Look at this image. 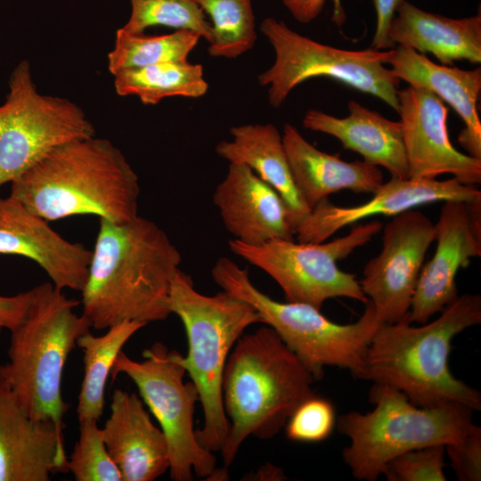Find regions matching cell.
<instances>
[{"label":"cell","instance_id":"1","mask_svg":"<svg viewBox=\"0 0 481 481\" xmlns=\"http://www.w3.org/2000/svg\"><path fill=\"white\" fill-rule=\"evenodd\" d=\"M181 260L177 248L155 222L139 216L119 224L100 218L81 290L83 315L98 330L125 321L147 324L166 320Z\"/></svg>","mask_w":481,"mask_h":481},{"label":"cell","instance_id":"2","mask_svg":"<svg viewBox=\"0 0 481 481\" xmlns=\"http://www.w3.org/2000/svg\"><path fill=\"white\" fill-rule=\"evenodd\" d=\"M481 323V297L458 296L430 322L412 326L409 313L380 323L365 351L356 379L391 386L420 407L454 403L481 409V394L455 378L449 368L452 341Z\"/></svg>","mask_w":481,"mask_h":481},{"label":"cell","instance_id":"3","mask_svg":"<svg viewBox=\"0 0 481 481\" xmlns=\"http://www.w3.org/2000/svg\"><path fill=\"white\" fill-rule=\"evenodd\" d=\"M11 183L10 194L48 222L93 215L119 224L138 216L136 173L118 147L95 135L55 148Z\"/></svg>","mask_w":481,"mask_h":481},{"label":"cell","instance_id":"4","mask_svg":"<svg viewBox=\"0 0 481 481\" xmlns=\"http://www.w3.org/2000/svg\"><path fill=\"white\" fill-rule=\"evenodd\" d=\"M314 376L277 332L263 326L242 334L224 372L223 401L230 427L221 455L225 468L250 436H276L305 400L314 395Z\"/></svg>","mask_w":481,"mask_h":481},{"label":"cell","instance_id":"5","mask_svg":"<svg viewBox=\"0 0 481 481\" xmlns=\"http://www.w3.org/2000/svg\"><path fill=\"white\" fill-rule=\"evenodd\" d=\"M52 282L30 289V301L19 325L11 330L8 362L0 365V378L34 420H49L61 430L69 408L61 395L62 373L77 339L91 325Z\"/></svg>","mask_w":481,"mask_h":481},{"label":"cell","instance_id":"6","mask_svg":"<svg viewBox=\"0 0 481 481\" xmlns=\"http://www.w3.org/2000/svg\"><path fill=\"white\" fill-rule=\"evenodd\" d=\"M169 307L184 326L188 353L181 362L202 406L197 441L205 450L220 452L230 427L223 401L225 364L237 340L248 327L261 322L260 316L248 302L224 290L213 296L198 292L180 269L172 281Z\"/></svg>","mask_w":481,"mask_h":481},{"label":"cell","instance_id":"7","mask_svg":"<svg viewBox=\"0 0 481 481\" xmlns=\"http://www.w3.org/2000/svg\"><path fill=\"white\" fill-rule=\"evenodd\" d=\"M366 413L349 412L337 420L338 431L349 438L342 459L353 477L375 481L384 475L390 460L405 452L434 444H447L464 437L475 425L473 411L448 403L420 407L400 390L373 383Z\"/></svg>","mask_w":481,"mask_h":481},{"label":"cell","instance_id":"8","mask_svg":"<svg viewBox=\"0 0 481 481\" xmlns=\"http://www.w3.org/2000/svg\"><path fill=\"white\" fill-rule=\"evenodd\" d=\"M211 275L224 291L248 302L257 312L261 322L277 332L315 380L322 379L326 366L349 370L354 377L360 370L380 324L370 300L355 322L338 324L311 305L273 299L253 284L248 268L229 257L218 258Z\"/></svg>","mask_w":481,"mask_h":481},{"label":"cell","instance_id":"9","mask_svg":"<svg viewBox=\"0 0 481 481\" xmlns=\"http://www.w3.org/2000/svg\"><path fill=\"white\" fill-rule=\"evenodd\" d=\"M143 355V361H135L120 351L110 375L129 377L159 423L168 445L171 479L191 481L194 475L206 479L225 477L224 471L216 470L214 453L197 441L193 415L200 397L193 382L183 379V355L161 342H155Z\"/></svg>","mask_w":481,"mask_h":481},{"label":"cell","instance_id":"10","mask_svg":"<svg viewBox=\"0 0 481 481\" xmlns=\"http://www.w3.org/2000/svg\"><path fill=\"white\" fill-rule=\"evenodd\" d=\"M259 29L275 54L273 64L257 77L259 85L268 86L272 107L281 106L289 93L304 81L327 77L379 98L399 111L400 80L385 67L389 51L371 47L349 51L323 45L273 17L264 19Z\"/></svg>","mask_w":481,"mask_h":481},{"label":"cell","instance_id":"11","mask_svg":"<svg viewBox=\"0 0 481 481\" xmlns=\"http://www.w3.org/2000/svg\"><path fill=\"white\" fill-rule=\"evenodd\" d=\"M382 226L377 220L356 224L346 235L329 242L275 239L253 246L233 239L228 245L232 253L269 274L286 301L321 310L330 298H348L363 304L369 300L355 274L339 269L338 262L371 241Z\"/></svg>","mask_w":481,"mask_h":481},{"label":"cell","instance_id":"12","mask_svg":"<svg viewBox=\"0 0 481 481\" xmlns=\"http://www.w3.org/2000/svg\"><path fill=\"white\" fill-rule=\"evenodd\" d=\"M0 105V187L12 183L55 148L95 135L70 100L37 92L27 60L12 70Z\"/></svg>","mask_w":481,"mask_h":481},{"label":"cell","instance_id":"13","mask_svg":"<svg viewBox=\"0 0 481 481\" xmlns=\"http://www.w3.org/2000/svg\"><path fill=\"white\" fill-rule=\"evenodd\" d=\"M435 240V224L411 208L383 228L380 253L370 259L359 284L380 323H394L410 311L426 253Z\"/></svg>","mask_w":481,"mask_h":481},{"label":"cell","instance_id":"14","mask_svg":"<svg viewBox=\"0 0 481 481\" xmlns=\"http://www.w3.org/2000/svg\"><path fill=\"white\" fill-rule=\"evenodd\" d=\"M435 224L436 249L420 271L412 299L411 322L426 323L459 295L456 275L481 257V201H443Z\"/></svg>","mask_w":481,"mask_h":481},{"label":"cell","instance_id":"15","mask_svg":"<svg viewBox=\"0 0 481 481\" xmlns=\"http://www.w3.org/2000/svg\"><path fill=\"white\" fill-rule=\"evenodd\" d=\"M399 115L409 178L452 175L461 183H481V159L457 151L447 130L448 110L437 95L421 86L398 89Z\"/></svg>","mask_w":481,"mask_h":481},{"label":"cell","instance_id":"16","mask_svg":"<svg viewBox=\"0 0 481 481\" xmlns=\"http://www.w3.org/2000/svg\"><path fill=\"white\" fill-rule=\"evenodd\" d=\"M445 200L480 202L481 191L455 177L443 181L391 177L363 204L340 207L328 199L320 201L297 227L295 234L300 242H323L362 219L379 215L394 216L418 206Z\"/></svg>","mask_w":481,"mask_h":481},{"label":"cell","instance_id":"17","mask_svg":"<svg viewBox=\"0 0 481 481\" xmlns=\"http://www.w3.org/2000/svg\"><path fill=\"white\" fill-rule=\"evenodd\" d=\"M0 254L29 258L47 273L56 288L81 292L87 280L92 250L61 237L48 221L29 212L10 194L0 197Z\"/></svg>","mask_w":481,"mask_h":481},{"label":"cell","instance_id":"18","mask_svg":"<svg viewBox=\"0 0 481 481\" xmlns=\"http://www.w3.org/2000/svg\"><path fill=\"white\" fill-rule=\"evenodd\" d=\"M67 462L62 430L30 419L0 378V481H48Z\"/></svg>","mask_w":481,"mask_h":481},{"label":"cell","instance_id":"19","mask_svg":"<svg viewBox=\"0 0 481 481\" xmlns=\"http://www.w3.org/2000/svg\"><path fill=\"white\" fill-rule=\"evenodd\" d=\"M213 202L226 230L244 244L294 240L283 200L244 164H229L225 177L214 192Z\"/></svg>","mask_w":481,"mask_h":481},{"label":"cell","instance_id":"20","mask_svg":"<svg viewBox=\"0 0 481 481\" xmlns=\"http://www.w3.org/2000/svg\"><path fill=\"white\" fill-rule=\"evenodd\" d=\"M102 435L122 481H153L169 469L166 436L153 424L136 393L113 392Z\"/></svg>","mask_w":481,"mask_h":481},{"label":"cell","instance_id":"21","mask_svg":"<svg viewBox=\"0 0 481 481\" xmlns=\"http://www.w3.org/2000/svg\"><path fill=\"white\" fill-rule=\"evenodd\" d=\"M385 64L399 80L421 86L449 103L464 122L459 142L469 155L481 159V121L477 101L481 92V69L464 70L438 65L425 54L403 45L389 51Z\"/></svg>","mask_w":481,"mask_h":481},{"label":"cell","instance_id":"22","mask_svg":"<svg viewBox=\"0 0 481 481\" xmlns=\"http://www.w3.org/2000/svg\"><path fill=\"white\" fill-rule=\"evenodd\" d=\"M281 138L294 181L310 209L331 193L349 190L373 194L384 183L379 167L323 152L291 124L284 125Z\"/></svg>","mask_w":481,"mask_h":481},{"label":"cell","instance_id":"23","mask_svg":"<svg viewBox=\"0 0 481 481\" xmlns=\"http://www.w3.org/2000/svg\"><path fill=\"white\" fill-rule=\"evenodd\" d=\"M349 115L337 118L310 110L305 128L337 138L345 149L359 153L367 163L385 167L391 177L409 178V168L400 121H393L355 101L347 103Z\"/></svg>","mask_w":481,"mask_h":481},{"label":"cell","instance_id":"24","mask_svg":"<svg viewBox=\"0 0 481 481\" xmlns=\"http://www.w3.org/2000/svg\"><path fill=\"white\" fill-rule=\"evenodd\" d=\"M395 46L433 54L442 64L454 61L481 62V15L452 19L431 13L404 0L388 29Z\"/></svg>","mask_w":481,"mask_h":481},{"label":"cell","instance_id":"25","mask_svg":"<svg viewBox=\"0 0 481 481\" xmlns=\"http://www.w3.org/2000/svg\"><path fill=\"white\" fill-rule=\"evenodd\" d=\"M230 135L232 140L222 141L216 146V154L230 163L249 167L279 193L295 233L311 209L294 181L281 133L273 124L266 123L232 126Z\"/></svg>","mask_w":481,"mask_h":481},{"label":"cell","instance_id":"26","mask_svg":"<svg viewBox=\"0 0 481 481\" xmlns=\"http://www.w3.org/2000/svg\"><path fill=\"white\" fill-rule=\"evenodd\" d=\"M145 323L125 321L108 328L105 334L94 336L90 331L77 339L84 352V379L78 395V421H98L105 405V387L114 361L127 340Z\"/></svg>","mask_w":481,"mask_h":481},{"label":"cell","instance_id":"27","mask_svg":"<svg viewBox=\"0 0 481 481\" xmlns=\"http://www.w3.org/2000/svg\"><path fill=\"white\" fill-rule=\"evenodd\" d=\"M113 76L118 95L136 96L144 105H156L174 96L199 98L208 89L202 65L189 61L161 62L124 69Z\"/></svg>","mask_w":481,"mask_h":481},{"label":"cell","instance_id":"28","mask_svg":"<svg viewBox=\"0 0 481 481\" xmlns=\"http://www.w3.org/2000/svg\"><path fill=\"white\" fill-rule=\"evenodd\" d=\"M201 37L192 30L179 29L173 33L147 36L116 31L113 49L108 53V69L112 74L152 64L188 61V56Z\"/></svg>","mask_w":481,"mask_h":481},{"label":"cell","instance_id":"29","mask_svg":"<svg viewBox=\"0 0 481 481\" xmlns=\"http://www.w3.org/2000/svg\"><path fill=\"white\" fill-rule=\"evenodd\" d=\"M212 26L208 52L212 57L237 58L257 39L251 0H196Z\"/></svg>","mask_w":481,"mask_h":481},{"label":"cell","instance_id":"30","mask_svg":"<svg viewBox=\"0 0 481 481\" xmlns=\"http://www.w3.org/2000/svg\"><path fill=\"white\" fill-rule=\"evenodd\" d=\"M131 13L120 28L128 33H143L153 26L186 29L198 33L208 44L212 26L196 0H129Z\"/></svg>","mask_w":481,"mask_h":481},{"label":"cell","instance_id":"31","mask_svg":"<svg viewBox=\"0 0 481 481\" xmlns=\"http://www.w3.org/2000/svg\"><path fill=\"white\" fill-rule=\"evenodd\" d=\"M94 420L79 421V438L67 462L76 481H122Z\"/></svg>","mask_w":481,"mask_h":481},{"label":"cell","instance_id":"32","mask_svg":"<svg viewBox=\"0 0 481 481\" xmlns=\"http://www.w3.org/2000/svg\"><path fill=\"white\" fill-rule=\"evenodd\" d=\"M336 424L333 404L314 394L298 406L284 427L287 437L292 441L318 443L331 435Z\"/></svg>","mask_w":481,"mask_h":481},{"label":"cell","instance_id":"33","mask_svg":"<svg viewBox=\"0 0 481 481\" xmlns=\"http://www.w3.org/2000/svg\"><path fill=\"white\" fill-rule=\"evenodd\" d=\"M444 456V444L411 450L390 460L383 476L388 481H446Z\"/></svg>","mask_w":481,"mask_h":481},{"label":"cell","instance_id":"34","mask_svg":"<svg viewBox=\"0 0 481 481\" xmlns=\"http://www.w3.org/2000/svg\"><path fill=\"white\" fill-rule=\"evenodd\" d=\"M445 454L460 481L481 480V428L474 425L458 441L445 444Z\"/></svg>","mask_w":481,"mask_h":481},{"label":"cell","instance_id":"35","mask_svg":"<svg viewBox=\"0 0 481 481\" xmlns=\"http://www.w3.org/2000/svg\"><path fill=\"white\" fill-rule=\"evenodd\" d=\"M326 0H282L283 4L295 20L301 23H309L318 17ZM332 20L340 27L346 20V13L341 0H332Z\"/></svg>","mask_w":481,"mask_h":481},{"label":"cell","instance_id":"36","mask_svg":"<svg viewBox=\"0 0 481 481\" xmlns=\"http://www.w3.org/2000/svg\"><path fill=\"white\" fill-rule=\"evenodd\" d=\"M404 0H371L376 12V29L371 48L382 50L395 48L388 39L390 23Z\"/></svg>","mask_w":481,"mask_h":481},{"label":"cell","instance_id":"37","mask_svg":"<svg viewBox=\"0 0 481 481\" xmlns=\"http://www.w3.org/2000/svg\"><path fill=\"white\" fill-rule=\"evenodd\" d=\"M30 301V289L15 296H0V332L14 330L23 319Z\"/></svg>","mask_w":481,"mask_h":481}]
</instances>
